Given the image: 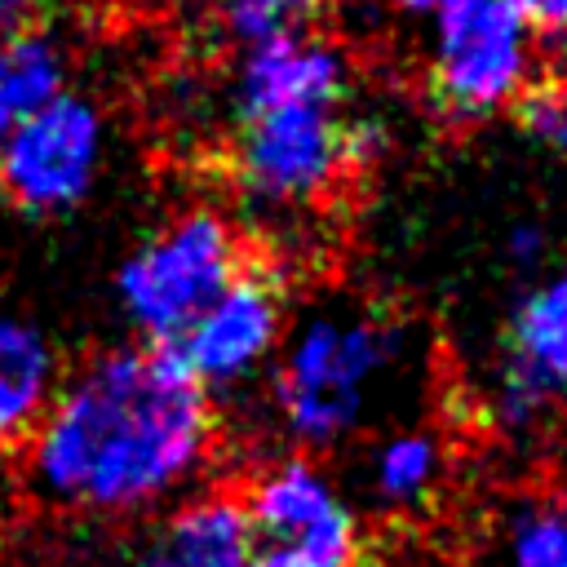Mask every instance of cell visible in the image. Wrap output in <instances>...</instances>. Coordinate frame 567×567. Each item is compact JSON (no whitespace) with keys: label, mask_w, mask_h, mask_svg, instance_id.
<instances>
[{"label":"cell","mask_w":567,"mask_h":567,"mask_svg":"<svg viewBox=\"0 0 567 567\" xmlns=\"http://www.w3.org/2000/svg\"><path fill=\"white\" fill-rule=\"evenodd\" d=\"M230 164L252 208L315 204L346 168L341 120L332 106H275L244 115Z\"/></svg>","instance_id":"6"},{"label":"cell","mask_w":567,"mask_h":567,"mask_svg":"<svg viewBox=\"0 0 567 567\" xmlns=\"http://www.w3.org/2000/svg\"><path fill=\"white\" fill-rule=\"evenodd\" d=\"M558 390H567V270L536 284L509 315L496 421L505 430H532Z\"/></svg>","instance_id":"9"},{"label":"cell","mask_w":567,"mask_h":567,"mask_svg":"<svg viewBox=\"0 0 567 567\" xmlns=\"http://www.w3.org/2000/svg\"><path fill=\"white\" fill-rule=\"evenodd\" d=\"M518 124L549 151L567 155V84H532L518 102Z\"/></svg>","instance_id":"17"},{"label":"cell","mask_w":567,"mask_h":567,"mask_svg":"<svg viewBox=\"0 0 567 567\" xmlns=\"http://www.w3.org/2000/svg\"><path fill=\"white\" fill-rule=\"evenodd\" d=\"M239 275V235L213 208H190L151 235L115 275V297L137 332L173 346Z\"/></svg>","instance_id":"3"},{"label":"cell","mask_w":567,"mask_h":567,"mask_svg":"<svg viewBox=\"0 0 567 567\" xmlns=\"http://www.w3.org/2000/svg\"><path fill=\"white\" fill-rule=\"evenodd\" d=\"M523 27H536V31H567V0H505Z\"/></svg>","instance_id":"20"},{"label":"cell","mask_w":567,"mask_h":567,"mask_svg":"<svg viewBox=\"0 0 567 567\" xmlns=\"http://www.w3.org/2000/svg\"><path fill=\"white\" fill-rule=\"evenodd\" d=\"M319 0H221V18L230 27V35H239L244 44H261L270 35L292 31L297 18H306Z\"/></svg>","instance_id":"16"},{"label":"cell","mask_w":567,"mask_h":567,"mask_svg":"<svg viewBox=\"0 0 567 567\" xmlns=\"http://www.w3.org/2000/svg\"><path fill=\"white\" fill-rule=\"evenodd\" d=\"M509 567H567V514L527 501L509 518Z\"/></svg>","instance_id":"14"},{"label":"cell","mask_w":567,"mask_h":567,"mask_svg":"<svg viewBox=\"0 0 567 567\" xmlns=\"http://www.w3.org/2000/svg\"><path fill=\"white\" fill-rule=\"evenodd\" d=\"M394 9H403V13H434L439 9V0H390Z\"/></svg>","instance_id":"25"},{"label":"cell","mask_w":567,"mask_h":567,"mask_svg":"<svg viewBox=\"0 0 567 567\" xmlns=\"http://www.w3.org/2000/svg\"><path fill=\"white\" fill-rule=\"evenodd\" d=\"M106 124L80 93H62L13 120L0 146V186L27 213L75 208L102 168Z\"/></svg>","instance_id":"5"},{"label":"cell","mask_w":567,"mask_h":567,"mask_svg":"<svg viewBox=\"0 0 567 567\" xmlns=\"http://www.w3.org/2000/svg\"><path fill=\"white\" fill-rule=\"evenodd\" d=\"M13 120H18V111H13V102H9V93H4V80H0V146H4V137H9V128H13Z\"/></svg>","instance_id":"23"},{"label":"cell","mask_w":567,"mask_h":567,"mask_svg":"<svg viewBox=\"0 0 567 567\" xmlns=\"http://www.w3.org/2000/svg\"><path fill=\"white\" fill-rule=\"evenodd\" d=\"M244 509H248L252 532L266 536L270 545H292L328 563L354 567L359 523L350 505L341 501V492L332 487V478L306 456H288L261 470L248 487Z\"/></svg>","instance_id":"8"},{"label":"cell","mask_w":567,"mask_h":567,"mask_svg":"<svg viewBox=\"0 0 567 567\" xmlns=\"http://www.w3.org/2000/svg\"><path fill=\"white\" fill-rule=\"evenodd\" d=\"M284 332V297L275 279L239 270L221 297L173 341L177 359L199 385L230 390L252 381L275 354Z\"/></svg>","instance_id":"7"},{"label":"cell","mask_w":567,"mask_h":567,"mask_svg":"<svg viewBox=\"0 0 567 567\" xmlns=\"http://www.w3.org/2000/svg\"><path fill=\"white\" fill-rule=\"evenodd\" d=\"M53 346L49 337L18 315H0V377H22L35 385H53Z\"/></svg>","instance_id":"15"},{"label":"cell","mask_w":567,"mask_h":567,"mask_svg":"<svg viewBox=\"0 0 567 567\" xmlns=\"http://www.w3.org/2000/svg\"><path fill=\"white\" fill-rule=\"evenodd\" d=\"M257 532L239 496L208 492L177 505L142 549V567H248Z\"/></svg>","instance_id":"11"},{"label":"cell","mask_w":567,"mask_h":567,"mask_svg":"<svg viewBox=\"0 0 567 567\" xmlns=\"http://www.w3.org/2000/svg\"><path fill=\"white\" fill-rule=\"evenodd\" d=\"M208 390L173 346H124L84 363L31 430V478L44 496L133 514L186 487L213 452Z\"/></svg>","instance_id":"1"},{"label":"cell","mask_w":567,"mask_h":567,"mask_svg":"<svg viewBox=\"0 0 567 567\" xmlns=\"http://www.w3.org/2000/svg\"><path fill=\"white\" fill-rule=\"evenodd\" d=\"M505 248H509V261H514V266L532 270V266L545 257V230H540V226H532V221H518V226H509Z\"/></svg>","instance_id":"21"},{"label":"cell","mask_w":567,"mask_h":567,"mask_svg":"<svg viewBox=\"0 0 567 567\" xmlns=\"http://www.w3.org/2000/svg\"><path fill=\"white\" fill-rule=\"evenodd\" d=\"M341 146H346V168H368L390 151V128L377 115H359L341 124Z\"/></svg>","instance_id":"19"},{"label":"cell","mask_w":567,"mask_h":567,"mask_svg":"<svg viewBox=\"0 0 567 567\" xmlns=\"http://www.w3.org/2000/svg\"><path fill=\"white\" fill-rule=\"evenodd\" d=\"M532 89V40L505 0H439L430 93L452 120H487Z\"/></svg>","instance_id":"4"},{"label":"cell","mask_w":567,"mask_h":567,"mask_svg":"<svg viewBox=\"0 0 567 567\" xmlns=\"http://www.w3.org/2000/svg\"><path fill=\"white\" fill-rule=\"evenodd\" d=\"M350 84V62L328 40H306L297 31L248 44L235 80L239 120L275 106H337Z\"/></svg>","instance_id":"10"},{"label":"cell","mask_w":567,"mask_h":567,"mask_svg":"<svg viewBox=\"0 0 567 567\" xmlns=\"http://www.w3.org/2000/svg\"><path fill=\"white\" fill-rule=\"evenodd\" d=\"M49 408V385L22 381V377H0V447L31 439Z\"/></svg>","instance_id":"18"},{"label":"cell","mask_w":567,"mask_h":567,"mask_svg":"<svg viewBox=\"0 0 567 567\" xmlns=\"http://www.w3.org/2000/svg\"><path fill=\"white\" fill-rule=\"evenodd\" d=\"M248 567H346V563H328V558L292 549V545H266V549H257L248 558Z\"/></svg>","instance_id":"22"},{"label":"cell","mask_w":567,"mask_h":567,"mask_svg":"<svg viewBox=\"0 0 567 567\" xmlns=\"http://www.w3.org/2000/svg\"><path fill=\"white\" fill-rule=\"evenodd\" d=\"M399 328L368 315H310L284 354L275 399L288 439L332 447L359 430L372 385L399 359Z\"/></svg>","instance_id":"2"},{"label":"cell","mask_w":567,"mask_h":567,"mask_svg":"<svg viewBox=\"0 0 567 567\" xmlns=\"http://www.w3.org/2000/svg\"><path fill=\"white\" fill-rule=\"evenodd\" d=\"M22 9H27V0H0V22L18 31V18H22Z\"/></svg>","instance_id":"24"},{"label":"cell","mask_w":567,"mask_h":567,"mask_svg":"<svg viewBox=\"0 0 567 567\" xmlns=\"http://www.w3.org/2000/svg\"><path fill=\"white\" fill-rule=\"evenodd\" d=\"M0 80L18 115L53 102L66 93V53L58 49L53 35L18 27L9 40H0Z\"/></svg>","instance_id":"12"},{"label":"cell","mask_w":567,"mask_h":567,"mask_svg":"<svg viewBox=\"0 0 567 567\" xmlns=\"http://www.w3.org/2000/svg\"><path fill=\"white\" fill-rule=\"evenodd\" d=\"M443 474V447L425 430H403L385 439L372 456V496L381 505H421Z\"/></svg>","instance_id":"13"},{"label":"cell","mask_w":567,"mask_h":567,"mask_svg":"<svg viewBox=\"0 0 567 567\" xmlns=\"http://www.w3.org/2000/svg\"><path fill=\"white\" fill-rule=\"evenodd\" d=\"M558 509L567 514V474H563V487H558Z\"/></svg>","instance_id":"26"}]
</instances>
